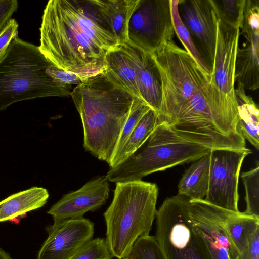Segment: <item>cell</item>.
I'll return each instance as SVG.
<instances>
[{
    "instance_id": "4fadbf2b",
    "label": "cell",
    "mask_w": 259,
    "mask_h": 259,
    "mask_svg": "<svg viewBox=\"0 0 259 259\" xmlns=\"http://www.w3.org/2000/svg\"><path fill=\"white\" fill-rule=\"evenodd\" d=\"M181 19L207 57L210 71L214 58L218 18L211 0H179Z\"/></svg>"
},
{
    "instance_id": "f546056e",
    "label": "cell",
    "mask_w": 259,
    "mask_h": 259,
    "mask_svg": "<svg viewBox=\"0 0 259 259\" xmlns=\"http://www.w3.org/2000/svg\"><path fill=\"white\" fill-rule=\"evenodd\" d=\"M105 238H96L87 243L71 259H112Z\"/></svg>"
},
{
    "instance_id": "9a60e30c",
    "label": "cell",
    "mask_w": 259,
    "mask_h": 259,
    "mask_svg": "<svg viewBox=\"0 0 259 259\" xmlns=\"http://www.w3.org/2000/svg\"><path fill=\"white\" fill-rule=\"evenodd\" d=\"M109 181L105 176L94 178L79 189L64 195L47 213L54 222L83 218L88 211H94L105 204L109 197Z\"/></svg>"
},
{
    "instance_id": "8992f818",
    "label": "cell",
    "mask_w": 259,
    "mask_h": 259,
    "mask_svg": "<svg viewBox=\"0 0 259 259\" xmlns=\"http://www.w3.org/2000/svg\"><path fill=\"white\" fill-rule=\"evenodd\" d=\"M148 140L140 152L110 168L105 176L109 181H141L152 173L195 161L211 150L181 137L165 121H159Z\"/></svg>"
},
{
    "instance_id": "d4e9b609",
    "label": "cell",
    "mask_w": 259,
    "mask_h": 259,
    "mask_svg": "<svg viewBox=\"0 0 259 259\" xmlns=\"http://www.w3.org/2000/svg\"><path fill=\"white\" fill-rule=\"evenodd\" d=\"M179 0H170L171 18L175 32L183 44L185 50L195 60L199 67L211 76L210 70L195 45L191 35L182 22L178 11Z\"/></svg>"
},
{
    "instance_id": "5b68a950",
    "label": "cell",
    "mask_w": 259,
    "mask_h": 259,
    "mask_svg": "<svg viewBox=\"0 0 259 259\" xmlns=\"http://www.w3.org/2000/svg\"><path fill=\"white\" fill-rule=\"evenodd\" d=\"M51 64L38 46L15 36L0 58V111L24 100L69 96L71 85L48 74Z\"/></svg>"
},
{
    "instance_id": "7402d4cb",
    "label": "cell",
    "mask_w": 259,
    "mask_h": 259,
    "mask_svg": "<svg viewBox=\"0 0 259 259\" xmlns=\"http://www.w3.org/2000/svg\"><path fill=\"white\" fill-rule=\"evenodd\" d=\"M239 127L245 140L259 149V111L252 98L246 94L242 85L235 88Z\"/></svg>"
},
{
    "instance_id": "44dd1931",
    "label": "cell",
    "mask_w": 259,
    "mask_h": 259,
    "mask_svg": "<svg viewBox=\"0 0 259 259\" xmlns=\"http://www.w3.org/2000/svg\"><path fill=\"white\" fill-rule=\"evenodd\" d=\"M210 158V152L185 171L178 184V195L190 199H204L208 189Z\"/></svg>"
},
{
    "instance_id": "83f0119b",
    "label": "cell",
    "mask_w": 259,
    "mask_h": 259,
    "mask_svg": "<svg viewBox=\"0 0 259 259\" xmlns=\"http://www.w3.org/2000/svg\"><path fill=\"white\" fill-rule=\"evenodd\" d=\"M128 259H164L155 236L138 238L134 244Z\"/></svg>"
},
{
    "instance_id": "836d02e7",
    "label": "cell",
    "mask_w": 259,
    "mask_h": 259,
    "mask_svg": "<svg viewBox=\"0 0 259 259\" xmlns=\"http://www.w3.org/2000/svg\"><path fill=\"white\" fill-rule=\"evenodd\" d=\"M238 259H259V230L251 236Z\"/></svg>"
},
{
    "instance_id": "7c38bea8",
    "label": "cell",
    "mask_w": 259,
    "mask_h": 259,
    "mask_svg": "<svg viewBox=\"0 0 259 259\" xmlns=\"http://www.w3.org/2000/svg\"><path fill=\"white\" fill-rule=\"evenodd\" d=\"M48 236L37 259H71L93 239L94 224L81 218L54 222L46 227Z\"/></svg>"
},
{
    "instance_id": "52a82bcc",
    "label": "cell",
    "mask_w": 259,
    "mask_h": 259,
    "mask_svg": "<svg viewBox=\"0 0 259 259\" xmlns=\"http://www.w3.org/2000/svg\"><path fill=\"white\" fill-rule=\"evenodd\" d=\"M151 54L161 86L162 111L159 121L170 124L193 94L210 80L211 76L173 40Z\"/></svg>"
},
{
    "instance_id": "ac0fdd59",
    "label": "cell",
    "mask_w": 259,
    "mask_h": 259,
    "mask_svg": "<svg viewBox=\"0 0 259 259\" xmlns=\"http://www.w3.org/2000/svg\"><path fill=\"white\" fill-rule=\"evenodd\" d=\"M103 73L112 83L141 100L134 68L120 44L106 53Z\"/></svg>"
},
{
    "instance_id": "4dcf8cb0",
    "label": "cell",
    "mask_w": 259,
    "mask_h": 259,
    "mask_svg": "<svg viewBox=\"0 0 259 259\" xmlns=\"http://www.w3.org/2000/svg\"><path fill=\"white\" fill-rule=\"evenodd\" d=\"M47 71L48 74L54 81L63 85L77 84V85L87 79L76 73L61 69L53 64L48 66Z\"/></svg>"
},
{
    "instance_id": "8fae6325",
    "label": "cell",
    "mask_w": 259,
    "mask_h": 259,
    "mask_svg": "<svg viewBox=\"0 0 259 259\" xmlns=\"http://www.w3.org/2000/svg\"><path fill=\"white\" fill-rule=\"evenodd\" d=\"M252 153L241 150L213 149L210 151L208 189L204 200L219 207L238 211V183L245 158Z\"/></svg>"
},
{
    "instance_id": "2e32d148",
    "label": "cell",
    "mask_w": 259,
    "mask_h": 259,
    "mask_svg": "<svg viewBox=\"0 0 259 259\" xmlns=\"http://www.w3.org/2000/svg\"><path fill=\"white\" fill-rule=\"evenodd\" d=\"M239 28L229 27L219 19L211 79L223 93L235 96V68L239 47Z\"/></svg>"
},
{
    "instance_id": "603a6c76",
    "label": "cell",
    "mask_w": 259,
    "mask_h": 259,
    "mask_svg": "<svg viewBox=\"0 0 259 259\" xmlns=\"http://www.w3.org/2000/svg\"><path fill=\"white\" fill-rule=\"evenodd\" d=\"M158 122L157 113L150 109L142 117L119 151L112 158L108 164L110 168L136 152L149 139Z\"/></svg>"
},
{
    "instance_id": "ba28073f",
    "label": "cell",
    "mask_w": 259,
    "mask_h": 259,
    "mask_svg": "<svg viewBox=\"0 0 259 259\" xmlns=\"http://www.w3.org/2000/svg\"><path fill=\"white\" fill-rule=\"evenodd\" d=\"M189 198H166L156 210L155 238L164 259H211L188 214Z\"/></svg>"
},
{
    "instance_id": "d6986e66",
    "label": "cell",
    "mask_w": 259,
    "mask_h": 259,
    "mask_svg": "<svg viewBox=\"0 0 259 259\" xmlns=\"http://www.w3.org/2000/svg\"><path fill=\"white\" fill-rule=\"evenodd\" d=\"M118 44L127 41V25L138 0H91Z\"/></svg>"
},
{
    "instance_id": "cb8c5ba5",
    "label": "cell",
    "mask_w": 259,
    "mask_h": 259,
    "mask_svg": "<svg viewBox=\"0 0 259 259\" xmlns=\"http://www.w3.org/2000/svg\"><path fill=\"white\" fill-rule=\"evenodd\" d=\"M227 226L240 254L253 234L259 230V217L230 210Z\"/></svg>"
},
{
    "instance_id": "7a4b0ae2",
    "label": "cell",
    "mask_w": 259,
    "mask_h": 259,
    "mask_svg": "<svg viewBox=\"0 0 259 259\" xmlns=\"http://www.w3.org/2000/svg\"><path fill=\"white\" fill-rule=\"evenodd\" d=\"M70 95L81 119L84 148L109 164L136 97L103 72L76 85Z\"/></svg>"
},
{
    "instance_id": "d6a6232c",
    "label": "cell",
    "mask_w": 259,
    "mask_h": 259,
    "mask_svg": "<svg viewBox=\"0 0 259 259\" xmlns=\"http://www.w3.org/2000/svg\"><path fill=\"white\" fill-rule=\"evenodd\" d=\"M18 28L17 22L14 18H12L0 34V58L11 40L18 35Z\"/></svg>"
},
{
    "instance_id": "484cf974",
    "label": "cell",
    "mask_w": 259,
    "mask_h": 259,
    "mask_svg": "<svg viewBox=\"0 0 259 259\" xmlns=\"http://www.w3.org/2000/svg\"><path fill=\"white\" fill-rule=\"evenodd\" d=\"M219 20L234 28H239L243 20L246 0H211Z\"/></svg>"
},
{
    "instance_id": "3957f363",
    "label": "cell",
    "mask_w": 259,
    "mask_h": 259,
    "mask_svg": "<svg viewBox=\"0 0 259 259\" xmlns=\"http://www.w3.org/2000/svg\"><path fill=\"white\" fill-rule=\"evenodd\" d=\"M169 125L184 139L211 150L247 148L239 127L236 95L225 94L211 79Z\"/></svg>"
},
{
    "instance_id": "1f68e13d",
    "label": "cell",
    "mask_w": 259,
    "mask_h": 259,
    "mask_svg": "<svg viewBox=\"0 0 259 259\" xmlns=\"http://www.w3.org/2000/svg\"><path fill=\"white\" fill-rule=\"evenodd\" d=\"M18 7L17 0H0V34Z\"/></svg>"
},
{
    "instance_id": "e0dca14e",
    "label": "cell",
    "mask_w": 259,
    "mask_h": 259,
    "mask_svg": "<svg viewBox=\"0 0 259 259\" xmlns=\"http://www.w3.org/2000/svg\"><path fill=\"white\" fill-rule=\"evenodd\" d=\"M120 45L134 68L141 100L157 113L159 120L162 111L161 86L152 54L128 42Z\"/></svg>"
},
{
    "instance_id": "277c9868",
    "label": "cell",
    "mask_w": 259,
    "mask_h": 259,
    "mask_svg": "<svg viewBox=\"0 0 259 259\" xmlns=\"http://www.w3.org/2000/svg\"><path fill=\"white\" fill-rule=\"evenodd\" d=\"M158 188L142 180L116 183L103 214L106 242L113 257L124 259L139 238L149 235L156 212Z\"/></svg>"
},
{
    "instance_id": "f1b7e54d",
    "label": "cell",
    "mask_w": 259,
    "mask_h": 259,
    "mask_svg": "<svg viewBox=\"0 0 259 259\" xmlns=\"http://www.w3.org/2000/svg\"><path fill=\"white\" fill-rule=\"evenodd\" d=\"M151 108L143 101L137 98H135L113 157L119 151L142 117Z\"/></svg>"
},
{
    "instance_id": "e575fe53",
    "label": "cell",
    "mask_w": 259,
    "mask_h": 259,
    "mask_svg": "<svg viewBox=\"0 0 259 259\" xmlns=\"http://www.w3.org/2000/svg\"><path fill=\"white\" fill-rule=\"evenodd\" d=\"M0 259H12L10 255L0 247Z\"/></svg>"
},
{
    "instance_id": "9c48e42d",
    "label": "cell",
    "mask_w": 259,
    "mask_h": 259,
    "mask_svg": "<svg viewBox=\"0 0 259 259\" xmlns=\"http://www.w3.org/2000/svg\"><path fill=\"white\" fill-rule=\"evenodd\" d=\"M175 33L170 0H138L128 21L126 42L153 54L172 40Z\"/></svg>"
},
{
    "instance_id": "5bb4252c",
    "label": "cell",
    "mask_w": 259,
    "mask_h": 259,
    "mask_svg": "<svg viewBox=\"0 0 259 259\" xmlns=\"http://www.w3.org/2000/svg\"><path fill=\"white\" fill-rule=\"evenodd\" d=\"M240 30L247 41L237 52L235 82L245 90L255 91L259 88V6L247 5Z\"/></svg>"
},
{
    "instance_id": "4316f807",
    "label": "cell",
    "mask_w": 259,
    "mask_h": 259,
    "mask_svg": "<svg viewBox=\"0 0 259 259\" xmlns=\"http://www.w3.org/2000/svg\"><path fill=\"white\" fill-rule=\"evenodd\" d=\"M241 178L244 184L245 196V214L259 217V163L256 166L243 172Z\"/></svg>"
},
{
    "instance_id": "ffe728a7",
    "label": "cell",
    "mask_w": 259,
    "mask_h": 259,
    "mask_svg": "<svg viewBox=\"0 0 259 259\" xmlns=\"http://www.w3.org/2000/svg\"><path fill=\"white\" fill-rule=\"evenodd\" d=\"M49 194L47 190L34 187L12 195L0 202V222L26 214L42 207Z\"/></svg>"
},
{
    "instance_id": "d590c367",
    "label": "cell",
    "mask_w": 259,
    "mask_h": 259,
    "mask_svg": "<svg viewBox=\"0 0 259 259\" xmlns=\"http://www.w3.org/2000/svg\"><path fill=\"white\" fill-rule=\"evenodd\" d=\"M124 259H128V258H127V257H126V258H124Z\"/></svg>"
},
{
    "instance_id": "6da1fadb",
    "label": "cell",
    "mask_w": 259,
    "mask_h": 259,
    "mask_svg": "<svg viewBox=\"0 0 259 259\" xmlns=\"http://www.w3.org/2000/svg\"><path fill=\"white\" fill-rule=\"evenodd\" d=\"M39 29L45 57L85 79L103 72L106 53L118 44L91 0H50Z\"/></svg>"
},
{
    "instance_id": "30bf717a",
    "label": "cell",
    "mask_w": 259,
    "mask_h": 259,
    "mask_svg": "<svg viewBox=\"0 0 259 259\" xmlns=\"http://www.w3.org/2000/svg\"><path fill=\"white\" fill-rule=\"evenodd\" d=\"M229 211L204 199H189L190 220L211 259H238L239 255L227 226Z\"/></svg>"
}]
</instances>
